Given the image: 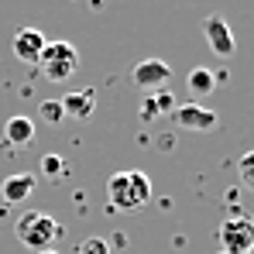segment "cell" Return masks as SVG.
<instances>
[{"mask_svg": "<svg viewBox=\"0 0 254 254\" xmlns=\"http://www.w3.org/2000/svg\"><path fill=\"white\" fill-rule=\"evenodd\" d=\"M14 234H17V241L24 244V248H31V251H48L59 237H62V227L42 210H28L17 216V223H14Z\"/></svg>", "mask_w": 254, "mask_h": 254, "instance_id": "7a4b0ae2", "label": "cell"}, {"mask_svg": "<svg viewBox=\"0 0 254 254\" xmlns=\"http://www.w3.org/2000/svg\"><path fill=\"white\" fill-rule=\"evenodd\" d=\"M248 254H254V248H251V251H248Z\"/></svg>", "mask_w": 254, "mask_h": 254, "instance_id": "ffe728a7", "label": "cell"}, {"mask_svg": "<svg viewBox=\"0 0 254 254\" xmlns=\"http://www.w3.org/2000/svg\"><path fill=\"white\" fill-rule=\"evenodd\" d=\"M141 117H144V121H151V117H158V107H155V100H148V103L141 107Z\"/></svg>", "mask_w": 254, "mask_h": 254, "instance_id": "ac0fdd59", "label": "cell"}, {"mask_svg": "<svg viewBox=\"0 0 254 254\" xmlns=\"http://www.w3.org/2000/svg\"><path fill=\"white\" fill-rule=\"evenodd\" d=\"M3 141H7V144H14V148L31 144V141H35V121H31V117H24V114L7 117V121H3Z\"/></svg>", "mask_w": 254, "mask_h": 254, "instance_id": "9c48e42d", "label": "cell"}, {"mask_svg": "<svg viewBox=\"0 0 254 254\" xmlns=\"http://www.w3.org/2000/svg\"><path fill=\"white\" fill-rule=\"evenodd\" d=\"M186 86H189V93H192V96H210L213 89H216V76H213L206 65H196V69H189Z\"/></svg>", "mask_w": 254, "mask_h": 254, "instance_id": "7c38bea8", "label": "cell"}, {"mask_svg": "<svg viewBox=\"0 0 254 254\" xmlns=\"http://www.w3.org/2000/svg\"><path fill=\"white\" fill-rule=\"evenodd\" d=\"M38 69L45 79L52 83H65L76 69H79V52L72 42H45L42 55H38Z\"/></svg>", "mask_w": 254, "mask_h": 254, "instance_id": "3957f363", "label": "cell"}, {"mask_svg": "<svg viewBox=\"0 0 254 254\" xmlns=\"http://www.w3.org/2000/svg\"><path fill=\"white\" fill-rule=\"evenodd\" d=\"M254 248V220L251 216H230L220 223V251L223 254H248Z\"/></svg>", "mask_w": 254, "mask_h": 254, "instance_id": "277c9868", "label": "cell"}, {"mask_svg": "<svg viewBox=\"0 0 254 254\" xmlns=\"http://www.w3.org/2000/svg\"><path fill=\"white\" fill-rule=\"evenodd\" d=\"M38 254H59V251H55V248H48V251H38Z\"/></svg>", "mask_w": 254, "mask_h": 254, "instance_id": "d6986e66", "label": "cell"}, {"mask_svg": "<svg viewBox=\"0 0 254 254\" xmlns=\"http://www.w3.org/2000/svg\"><path fill=\"white\" fill-rule=\"evenodd\" d=\"M76 254H110V244L103 237H86V241H79V251Z\"/></svg>", "mask_w": 254, "mask_h": 254, "instance_id": "9a60e30c", "label": "cell"}, {"mask_svg": "<svg viewBox=\"0 0 254 254\" xmlns=\"http://www.w3.org/2000/svg\"><path fill=\"white\" fill-rule=\"evenodd\" d=\"M237 175H241V182L254 192V151H244V155H241V162H237Z\"/></svg>", "mask_w": 254, "mask_h": 254, "instance_id": "5bb4252c", "label": "cell"}, {"mask_svg": "<svg viewBox=\"0 0 254 254\" xmlns=\"http://www.w3.org/2000/svg\"><path fill=\"white\" fill-rule=\"evenodd\" d=\"M172 117H175L179 130H199V134H206V130L216 127V114L206 110V107H199V103H182V107L172 110Z\"/></svg>", "mask_w": 254, "mask_h": 254, "instance_id": "8992f818", "label": "cell"}, {"mask_svg": "<svg viewBox=\"0 0 254 254\" xmlns=\"http://www.w3.org/2000/svg\"><path fill=\"white\" fill-rule=\"evenodd\" d=\"M216 254H223V251H216Z\"/></svg>", "mask_w": 254, "mask_h": 254, "instance_id": "44dd1931", "label": "cell"}, {"mask_svg": "<svg viewBox=\"0 0 254 254\" xmlns=\"http://www.w3.org/2000/svg\"><path fill=\"white\" fill-rule=\"evenodd\" d=\"M42 172L48 175V179H59V175L65 172V162H62L59 155H45L42 158Z\"/></svg>", "mask_w": 254, "mask_h": 254, "instance_id": "2e32d148", "label": "cell"}, {"mask_svg": "<svg viewBox=\"0 0 254 254\" xmlns=\"http://www.w3.org/2000/svg\"><path fill=\"white\" fill-rule=\"evenodd\" d=\"M158 96H155V107H158V114L162 110H175V100H172V93L169 89H155Z\"/></svg>", "mask_w": 254, "mask_h": 254, "instance_id": "e0dca14e", "label": "cell"}, {"mask_svg": "<svg viewBox=\"0 0 254 254\" xmlns=\"http://www.w3.org/2000/svg\"><path fill=\"white\" fill-rule=\"evenodd\" d=\"M10 48H14V55H17L21 62L38 65V55H42V48H45V35L38 31V28H21V31L14 35Z\"/></svg>", "mask_w": 254, "mask_h": 254, "instance_id": "ba28073f", "label": "cell"}, {"mask_svg": "<svg viewBox=\"0 0 254 254\" xmlns=\"http://www.w3.org/2000/svg\"><path fill=\"white\" fill-rule=\"evenodd\" d=\"M130 79L137 89H165V83L172 79V65L165 59H144V62L134 65Z\"/></svg>", "mask_w": 254, "mask_h": 254, "instance_id": "5b68a950", "label": "cell"}, {"mask_svg": "<svg viewBox=\"0 0 254 254\" xmlns=\"http://www.w3.org/2000/svg\"><path fill=\"white\" fill-rule=\"evenodd\" d=\"M62 110H65V117H76V121H89L93 117V110H96V89H79V93H69L65 100H62Z\"/></svg>", "mask_w": 254, "mask_h": 254, "instance_id": "8fae6325", "label": "cell"}, {"mask_svg": "<svg viewBox=\"0 0 254 254\" xmlns=\"http://www.w3.org/2000/svg\"><path fill=\"white\" fill-rule=\"evenodd\" d=\"M38 114H42V121H45V124H62V121H65L62 100H45L42 107H38Z\"/></svg>", "mask_w": 254, "mask_h": 254, "instance_id": "4fadbf2b", "label": "cell"}, {"mask_svg": "<svg viewBox=\"0 0 254 254\" xmlns=\"http://www.w3.org/2000/svg\"><path fill=\"white\" fill-rule=\"evenodd\" d=\"M107 196H110L114 210H144L155 199V186L141 169H124L110 175Z\"/></svg>", "mask_w": 254, "mask_h": 254, "instance_id": "6da1fadb", "label": "cell"}, {"mask_svg": "<svg viewBox=\"0 0 254 254\" xmlns=\"http://www.w3.org/2000/svg\"><path fill=\"white\" fill-rule=\"evenodd\" d=\"M203 35H206L210 48L220 55V59L234 55V48H237V42H234V31H230V24H227L220 14H210V17L203 21Z\"/></svg>", "mask_w": 254, "mask_h": 254, "instance_id": "52a82bcc", "label": "cell"}, {"mask_svg": "<svg viewBox=\"0 0 254 254\" xmlns=\"http://www.w3.org/2000/svg\"><path fill=\"white\" fill-rule=\"evenodd\" d=\"M31 192H35V175H31V172L7 175V179H3V186H0V196H3V203H24Z\"/></svg>", "mask_w": 254, "mask_h": 254, "instance_id": "30bf717a", "label": "cell"}]
</instances>
